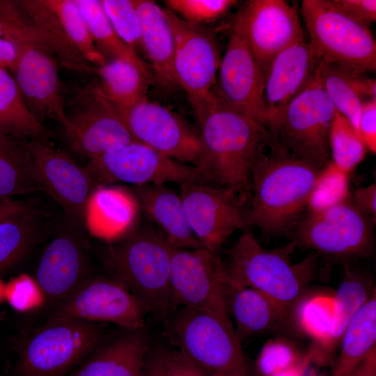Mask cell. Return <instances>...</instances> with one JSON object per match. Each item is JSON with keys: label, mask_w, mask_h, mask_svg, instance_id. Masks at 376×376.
Segmentation results:
<instances>
[{"label": "cell", "mask_w": 376, "mask_h": 376, "mask_svg": "<svg viewBox=\"0 0 376 376\" xmlns=\"http://www.w3.org/2000/svg\"><path fill=\"white\" fill-rule=\"evenodd\" d=\"M376 347V290L354 314L340 343L332 376H350L368 352Z\"/></svg>", "instance_id": "obj_31"}, {"label": "cell", "mask_w": 376, "mask_h": 376, "mask_svg": "<svg viewBox=\"0 0 376 376\" xmlns=\"http://www.w3.org/2000/svg\"><path fill=\"white\" fill-rule=\"evenodd\" d=\"M40 210L0 224V272L22 260L42 233Z\"/></svg>", "instance_id": "obj_37"}, {"label": "cell", "mask_w": 376, "mask_h": 376, "mask_svg": "<svg viewBox=\"0 0 376 376\" xmlns=\"http://www.w3.org/2000/svg\"><path fill=\"white\" fill-rule=\"evenodd\" d=\"M67 219L68 223L43 250L34 276L53 308L92 276L88 242L80 228L83 224Z\"/></svg>", "instance_id": "obj_18"}, {"label": "cell", "mask_w": 376, "mask_h": 376, "mask_svg": "<svg viewBox=\"0 0 376 376\" xmlns=\"http://www.w3.org/2000/svg\"><path fill=\"white\" fill-rule=\"evenodd\" d=\"M350 376H376V347L368 352Z\"/></svg>", "instance_id": "obj_51"}, {"label": "cell", "mask_w": 376, "mask_h": 376, "mask_svg": "<svg viewBox=\"0 0 376 376\" xmlns=\"http://www.w3.org/2000/svg\"><path fill=\"white\" fill-rule=\"evenodd\" d=\"M117 35L135 50L141 48V22L133 0H100Z\"/></svg>", "instance_id": "obj_41"}, {"label": "cell", "mask_w": 376, "mask_h": 376, "mask_svg": "<svg viewBox=\"0 0 376 376\" xmlns=\"http://www.w3.org/2000/svg\"><path fill=\"white\" fill-rule=\"evenodd\" d=\"M141 22V48L150 61L154 79L166 89L179 86L173 61V36L166 10L148 0H133Z\"/></svg>", "instance_id": "obj_26"}, {"label": "cell", "mask_w": 376, "mask_h": 376, "mask_svg": "<svg viewBox=\"0 0 376 376\" xmlns=\"http://www.w3.org/2000/svg\"><path fill=\"white\" fill-rule=\"evenodd\" d=\"M163 320L173 347L210 376H251L229 319L176 308Z\"/></svg>", "instance_id": "obj_5"}, {"label": "cell", "mask_w": 376, "mask_h": 376, "mask_svg": "<svg viewBox=\"0 0 376 376\" xmlns=\"http://www.w3.org/2000/svg\"><path fill=\"white\" fill-rule=\"evenodd\" d=\"M145 328L105 336L92 352L67 376H143L149 352Z\"/></svg>", "instance_id": "obj_23"}, {"label": "cell", "mask_w": 376, "mask_h": 376, "mask_svg": "<svg viewBox=\"0 0 376 376\" xmlns=\"http://www.w3.org/2000/svg\"><path fill=\"white\" fill-rule=\"evenodd\" d=\"M336 111L315 75L268 125L273 146L322 170L331 162L329 139Z\"/></svg>", "instance_id": "obj_7"}, {"label": "cell", "mask_w": 376, "mask_h": 376, "mask_svg": "<svg viewBox=\"0 0 376 376\" xmlns=\"http://www.w3.org/2000/svg\"><path fill=\"white\" fill-rule=\"evenodd\" d=\"M331 2L343 14L366 27L376 21L375 0H331Z\"/></svg>", "instance_id": "obj_46"}, {"label": "cell", "mask_w": 376, "mask_h": 376, "mask_svg": "<svg viewBox=\"0 0 376 376\" xmlns=\"http://www.w3.org/2000/svg\"><path fill=\"white\" fill-rule=\"evenodd\" d=\"M311 363V358L307 352L297 363L276 373L274 376H304Z\"/></svg>", "instance_id": "obj_52"}, {"label": "cell", "mask_w": 376, "mask_h": 376, "mask_svg": "<svg viewBox=\"0 0 376 376\" xmlns=\"http://www.w3.org/2000/svg\"><path fill=\"white\" fill-rule=\"evenodd\" d=\"M356 207L365 215L376 222V184L359 187L351 193Z\"/></svg>", "instance_id": "obj_48"}, {"label": "cell", "mask_w": 376, "mask_h": 376, "mask_svg": "<svg viewBox=\"0 0 376 376\" xmlns=\"http://www.w3.org/2000/svg\"><path fill=\"white\" fill-rule=\"evenodd\" d=\"M4 292H5V283L3 282V281L0 278V303L2 301L5 300Z\"/></svg>", "instance_id": "obj_55"}, {"label": "cell", "mask_w": 376, "mask_h": 376, "mask_svg": "<svg viewBox=\"0 0 376 376\" xmlns=\"http://www.w3.org/2000/svg\"><path fill=\"white\" fill-rule=\"evenodd\" d=\"M141 212L133 191L114 185H98L86 203L84 224L92 235L111 242L136 228Z\"/></svg>", "instance_id": "obj_24"}, {"label": "cell", "mask_w": 376, "mask_h": 376, "mask_svg": "<svg viewBox=\"0 0 376 376\" xmlns=\"http://www.w3.org/2000/svg\"><path fill=\"white\" fill-rule=\"evenodd\" d=\"M158 376H210L174 347L154 350Z\"/></svg>", "instance_id": "obj_45"}, {"label": "cell", "mask_w": 376, "mask_h": 376, "mask_svg": "<svg viewBox=\"0 0 376 376\" xmlns=\"http://www.w3.org/2000/svg\"><path fill=\"white\" fill-rule=\"evenodd\" d=\"M321 56L301 38L277 54L265 77L267 128L315 79Z\"/></svg>", "instance_id": "obj_22"}, {"label": "cell", "mask_w": 376, "mask_h": 376, "mask_svg": "<svg viewBox=\"0 0 376 376\" xmlns=\"http://www.w3.org/2000/svg\"><path fill=\"white\" fill-rule=\"evenodd\" d=\"M16 59V49L10 40L0 38V68L12 71Z\"/></svg>", "instance_id": "obj_50"}, {"label": "cell", "mask_w": 376, "mask_h": 376, "mask_svg": "<svg viewBox=\"0 0 376 376\" xmlns=\"http://www.w3.org/2000/svg\"><path fill=\"white\" fill-rule=\"evenodd\" d=\"M180 198L189 226L201 246L219 255L238 230H248L245 210L230 191L191 182L180 185Z\"/></svg>", "instance_id": "obj_17"}, {"label": "cell", "mask_w": 376, "mask_h": 376, "mask_svg": "<svg viewBox=\"0 0 376 376\" xmlns=\"http://www.w3.org/2000/svg\"><path fill=\"white\" fill-rule=\"evenodd\" d=\"M317 376H332V375H327V374H324V373H321V374H318Z\"/></svg>", "instance_id": "obj_56"}, {"label": "cell", "mask_w": 376, "mask_h": 376, "mask_svg": "<svg viewBox=\"0 0 376 376\" xmlns=\"http://www.w3.org/2000/svg\"><path fill=\"white\" fill-rule=\"evenodd\" d=\"M296 246L292 240L281 248H264L247 230L226 252L224 263L232 283L264 294L281 308L290 322L306 287L320 272V254L315 251L295 264L292 263L291 255Z\"/></svg>", "instance_id": "obj_3"}, {"label": "cell", "mask_w": 376, "mask_h": 376, "mask_svg": "<svg viewBox=\"0 0 376 376\" xmlns=\"http://www.w3.org/2000/svg\"><path fill=\"white\" fill-rule=\"evenodd\" d=\"M300 16L308 42L322 58L366 74L376 70V42L370 30L348 17L331 0H303Z\"/></svg>", "instance_id": "obj_10"}, {"label": "cell", "mask_w": 376, "mask_h": 376, "mask_svg": "<svg viewBox=\"0 0 376 376\" xmlns=\"http://www.w3.org/2000/svg\"><path fill=\"white\" fill-rule=\"evenodd\" d=\"M64 128L71 148L89 159L134 141L118 109L96 81L67 87Z\"/></svg>", "instance_id": "obj_11"}, {"label": "cell", "mask_w": 376, "mask_h": 376, "mask_svg": "<svg viewBox=\"0 0 376 376\" xmlns=\"http://www.w3.org/2000/svg\"><path fill=\"white\" fill-rule=\"evenodd\" d=\"M99 86L106 97L118 109L123 118L146 94L154 79L134 65L123 61H107L96 69Z\"/></svg>", "instance_id": "obj_33"}, {"label": "cell", "mask_w": 376, "mask_h": 376, "mask_svg": "<svg viewBox=\"0 0 376 376\" xmlns=\"http://www.w3.org/2000/svg\"><path fill=\"white\" fill-rule=\"evenodd\" d=\"M357 132L366 148L375 154L376 152V99L363 103Z\"/></svg>", "instance_id": "obj_47"}, {"label": "cell", "mask_w": 376, "mask_h": 376, "mask_svg": "<svg viewBox=\"0 0 376 376\" xmlns=\"http://www.w3.org/2000/svg\"><path fill=\"white\" fill-rule=\"evenodd\" d=\"M38 210L30 201L14 198H0V224Z\"/></svg>", "instance_id": "obj_49"}, {"label": "cell", "mask_w": 376, "mask_h": 376, "mask_svg": "<svg viewBox=\"0 0 376 376\" xmlns=\"http://www.w3.org/2000/svg\"><path fill=\"white\" fill-rule=\"evenodd\" d=\"M33 172L43 189L68 217L84 224L86 203L98 186L86 166L52 146L28 143Z\"/></svg>", "instance_id": "obj_19"}, {"label": "cell", "mask_w": 376, "mask_h": 376, "mask_svg": "<svg viewBox=\"0 0 376 376\" xmlns=\"http://www.w3.org/2000/svg\"><path fill=\"white\" fill-rule=\"evenodd\" d=\"M5 300L20 313L36 311L47 304L46 295L33 276L22 273L5 283Z\"/></svg>", "instance_id": "obj_43"}, {"label": "cell", "mask_w": 376, "mask_h": 376, "mask_svg": "<svg viewBox=\"0 0 376 376\" xmlns=\"http://www.w3.org/2000/svg\"><path fill=\"white\" fill-rule=\"evenodd\" d=\"M303 356L291 342L270 339L262 347L255 368L259 376H274L297 363Z\"/></svg>", "instance_id": "obj_44"}, {"label": "cell", "mask_w": 376, "mask_h": 376, "mask_svg": "<svg viewBox=\"0 0 376 376\" xmlns=\"http://www.w3.org/2000/svg\"><path fill=\"white\" fill-rule=\"evenodd\" d=\"M228 281L219 255L203 248H173L169 278L173 310L205 311L230 320L226 304Z\"/></svg>", "instance_id": "obj_12"}, {"label": "cell", "mask_w": 376, "mask_h": 376, "mask_svg": "<svg viewBox=\"0 0 376 376\" xmlns=\"http://www.w3.org/2000/svg\"><path fill=\"white\" fill-rule=\"evenodd\" d=\"M0 133L26 141L53 146L54 133L27 107L9 71L0 68Z\"/></svg>", "instance_id": "obj_30"}, {"label": "cell", "mask_w": 376, "mask_h": 376, "mask_svg": "<svg viewBox=\"0 0 376 376\" xmlns=\"http://www.w3.org/2000/svg\"><path fill=\"white\" fill-rule=\"evenodd\" d=\"M16 49L10 72L31 113L42 125L47 118L65 128L67 86L58 75L57 57L40 31H22L8 39Z\"/></svg>", "instance_id": "obj_8"}, {"label": "cell", "mask_w": 376, "mask_h": 376, "mask_svg": "<svg viewBox=\"0 0 376 376\" xmlns=\"http://www.w3.org/2000/svg\"><path fill=\"white\" fill-rule=\"evenodd\" d=\"M226 304L235 322L234 332L242 343L290 322L281 308L262 292L232 283L228 277Z\"/></svg>", "instance_id": "obj_27"}, {"label": "cell", "mask_w": 376, "mask_h": 376, "mask_svg": "<svg viewBox=\"0 0 376 376\" xmlns=\"http://www.w3.org/2000/svg\"><path fill=\"white\" fill-rule=\"evenodd\" d=\"M105 247L102 262L111 277L163 319L173 310L169 278L173 247L151 225L139 224Z\"/></svg>", "instance_id": "obj_4"}, {"label": "cell", "mask_w": 376, "mask_h": 376, "mask_svg": "<svg viewBox=\"0 0 376 376\" xmlns=\"http://www.w3.org/2000/svg\"><path fill=\"white\" fill-rule=\"evenodd\" d=\"M20 6L50 42L59 65L75 72L95 74L91 64L72 44L49 0H19Z\"/></svg>", "instance_id": "obj_32"}, {"label": "cell", "mask_w": 376, "mask_h": 376, "mask_svg": "<svg viewBox=\"0 0 376 376\" xmlns=\"http://www.w3.org/2000/svg\"><path fill=\"white\" fill-rule=\"evenodd\" d=\"M344 263V278L332 296L334 303L332 329L327 344L315 363L320 366L333 365L336 350L347 324L375 288L366 272L351 267L347 263Z\"/></svg>", "instance_id": "obj_29"}, {"label": "cell", "mask_w": 376, "mask_h": 376, "mask_svg": "<svg viewBox=\"0 0 376 376\" xmlns=\"http://www.w3.org/2000/svg\"><path fill=\"white\" fill-rule=\"evenodd\" d=\"M329 141L331 162L350 175L363 159L367 148L352 125L337 111Z\"/></svg>", "instance_id": "obj_38"}, {"label": "cell", "mask_w": 376, "mask_h": 376, "mask_svg": "<svg viewBox=\"0 0 376 376\" xmlns=\"http://www.w3.org/2000/svg\"><path fill=\"white\" fill-rule=\"evenodd\" d=\"M28 143L0 133V198L43 191L33 172Z\"/></svg>", "instance_id": "obj_34"}, {"label": "cell", "mask_w": 376, "mask_h": 376, "mask_svg": "<svg viewBox=\"0 0 376 376\" xmlns=\"http://www.w3.org/2000/svg\"><path fill=\"white\" fill-rule=\"evenodd\" d=\"M75 2L88 24L97 51L107 61L123 60L129 62L155 81L150 65L117 35L100 0H75Z\"/></svg>", "instance_id": "obj_35"}, {"label": "cell", "mask_w": 376, "mask_h": 376, "mask_svg": "<svg viewBox=\"0 0 376 376\" xmlns=\"http://www.w3.org/2000/svg\"><path fill=\"white\" fill-rule=\"evenodd\" d=\"M133 192L141 211L172 247L203 248L189 226L180 194L155 184L136 186Z\"/></svg>", "instance_id": "obj_25"}, {"label": "cell", "mask_w": 376, "mask_h": 376, "mask_svg": "<svg viewBox=\"0 0 376 376\" xmlns=\"http://www.w3.org/2000/svg\"><path fill=\"white\" fill-rule=\"evenodd\" d=\"M86 167L97 185L201 182L195 166L175 161L136 141L89 159Z\"/></svg>", "instance_id": "obj_13"}, {"label": "cell", "mask_w": 376, "mask_h": 376, "mask_svg": "<svg viewBox=\"0 0 376 376\" xmlns=\"http://www.w3.org/2000/svg\"><path fill=\"white\" fill-rule=\"evenodd\" d=\"M10 33L9 23L0 17V38L6 39Z\"/></svg>", "instance_id": "obj_54"}, {"label": "cell", "mask_w": 376, "mask_h": 376, "mask_svg": "<svg viewBox=\"0 0 376 376\" xmlns=\"http://www.w3.org/2000/svg\"><path fill=\"white\" fill-rule=\"evenodd\" d=\"M320 171L272 144L252 170L250 207L245 210L248 228H258L267 236L292 232Z\"/></svg>", "instance_id": "obj_2"}, {"label": "cell", "mask_w": 376, "mask_h": 376, "mask_svg": "<svg viewBox=\"0 0 376 376\" xmlns=\"http://www.w3.org/2000/svg\"><path fill=\"white\" fill-rule=\"evenodd\" d=\"M217 75V86L222 97L233 107L266 127L265 74L246 42L233 31Z\"/></svg>", "instance_id": "obj_21"}, {"label": "cell", "mask_w": 376, "mask_h": 376, "mask_svg": "<svg viewBox=\"0 0 376 376\" xmlns=\"http://www.w3.org/2000/svg\"><path fill=\"white\" fill-rule=\"evenodd\" d=\"M143 376H158L157 362L154 350L148 353Z\"/></svg>", "instance_id": "obj_53"}, {"label": "cell", "mask_w": 376, "mask_h": 376, "mask_svg": "<svg viewBox=\"0 0 376 376\" xmlns=\"http://www.w3.org/2000/svg\"><path fill=\"white\" fill-rule=\"evenodd\" d=\"M316 78L335 109L357 132L363 103L376 99L375 79L323 58L319 63Z\"/></svg>", "instance_id": "obj_28"}, {"label": "cell", "mask_w": 376, "mask_h": 376, "mask_svg": "<svg viewBox=\"0 0 376 376\" xmlns=\"http://www.w3.org/2000/svg\"><path fill=\"white\" fill-rule=\"evenodd\" d=\"M375 225L350 196L327 210L302 215L292 232V241L296 246L347 263L373 256Z\"/></svg>", "instance_id": "obj_9"}, {"label": "cell", "mask_w": 376, "mask_h": 376, "mask_svg": "<svg viewBox=\"0 0 376 376\" xmlns=\"http://www.w3.org/2000/svg\"><path fill=\"white\" fill-rule=\"evenodd\" d=\"M100 323L47 320L19 342L16 376H67L105 337Z\"/></svg>", "instance_id": "obj_6"}, {"label": "cell", "mask_w": 376, "mask_h": 376, "mask_svg": "<svg viewBox=\"0 0 376 376\" xmlns=\"http://www.w3.org/2000/svg\"><path fill=\"white\" fill-rule=\"evenodd\" d=\"M237 3L235 0H167L168 10L192 24L203 26L221 17Z\"/></svg>", "instance_id": "obj_42"}, {"label": "cell", "mask_w": 376, "mask_h": 376, "mask_svg": "<svg viewBox=\"0 0 376 376\" xmlns=\"http://www.w3.org/2000/svg\"><path fill=\"white\" fill-rule=\"evenodd\" d=\"M297 3L249 0L234 16L232 31L246 43L265 77L275 56L304 37Z\"/></svg>", "instance_id": "obj_14"}, {"label": "cell", "mask_w": 376, "mask_h": 376, "mask_svg": "<svg viewBox=\"0 0 376 376\" xmlns=\"http://www.w3.org/2000/svg\"><path fill=\"white\" fill-rule=\"evenodd\" d=\"M123 119L136 141L179 162L197 164L199 134L171 110L146 99L128 110Z\"/></svg>", "instance_id": "obj_20"}, {"label": "cell", "mask_w": 376, "mask_h": 376, "mask_svg": "<svg viewBox=\"0 0 376 376\" xmlns=\"http://www.w3.org/2000/svg\"><path fill=\"white\" fill-rule=\"evenodd\" d=\"M334 318L332 296L321 294L304 296L295 306L292 319L296 327L313 341L308 352L311 362L315 363L327 344Z\"/></svg>", "instance_id": "obj_36"}, {"label": "cell", "mask_w": 376, "mask_h": 376, "mask_svg": "<svg viewBox=\"0 0 376 376\" xmlns=\"http://www.w3.org/2000/svg\"><path fill=\"white\" fill-rule=\"evenodd\" d=\"M77 50L93 66L97 68L107 61L99 53L88 24L75 0H49Z\"/></svg>", "instance_id": "obj_39"}, {"label": "cell", "mask_w": 376, "mask_h": 376, "mask_svg": "<svg viewBox=\"0 0 376 376\" xmlns=\"http://www.w3.org/2000/svg\"><path fill=\"white\" fill-rule=\"evenodd\" d=\"M149 311L124 285L111 278L91 276L63 301L48 320L109 322L121 329L145 328Z\"/></svg>", "instance_id": "obj_15"}, {"label": "cell", "mask_w": 376, "mask_h": 376, "mask_svg": "<svg viewBox=\"0 0 376 376\" xmlns=\"http://www.w3.org/2000/svg\"><path fill=\"white\" fill-rule=\"evenodd\" d=\"M349 175L332 162L321 170L307 202V212L316 213L345 201L351 196Z\"/></svg>", "instance_id": "obj_40"}, {"label": "cell", "mask_w": 376, "mask_h": 376, "mask_svg": "<svg viewBox=\"0 0 376 376\" xmlns=\"http://www.w3.org/2000/svg\"><path fill=\"white\" fill-rule=\"evenodd\" d=\"M166 13L173 36L175 78L194 109L217 84L221 59L218 43L209 29L187 22L168 9Z\"/></svg>", "instance_id": "obj_16"}, {"label": "cell", "mask_w": 376, "mask_h": 376, "mask_svg": "<svg viewBox=\"0 0 376 376\" xmlns=\"http://www.w3.org/2000/svg\"><path fill=\"white\" fill-rule=\"evenodd\" d=\"M193 110L200 127L195 166L201 182L230 191L244 206L251 196L253 166L273 143L269 130L230 105L217 84Z\"/></svg>", "instance_id": "obj_1"}]
</instances>
